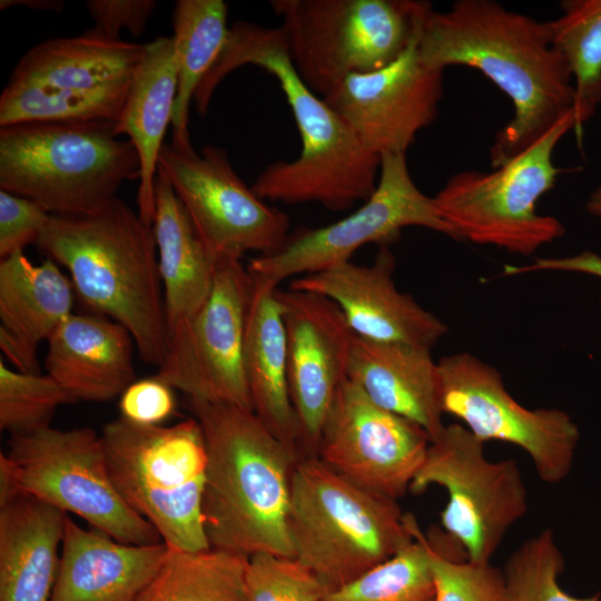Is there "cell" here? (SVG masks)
Here are the masks:
<instances>
[{
    "mask_svg": "<svg viewBox=\"0 0 601 601\" xmlns=\"http://www.w3.org/2000/svg\"><path fill=\"white\" fill-rule=\"evenodd\" d=\"M323 582L297 559L269 552L248 558L245 601H323Z\"/></svg>",
    "mask_w": 601,
    "mask_h": 601,
    "instance_id": "cell-37",
    "label": "cell"
},
{
    "mask_svg": "<svg viewBox=\"0 0 601 601\" xmlns=\"http://www.w3.org/2000/svg\"><path fill=\"white\" fill-rule=\"evenodd\" d=\"M502 569L511 601H601V592L575 597L562 589L564 556L550 528L523 541Z\"/></svg>",
    "mask_w": 601,
    "mask_h": 601,
    "instance_id": "cell-35",
    "label": "cell"
},
{
    "mask_svg": "<svg viewBox=\"0 0 601 601\" xmlns=\"http://www.w3.org/2000/svg\"><path fill=\"white\" fill-rule=\"evenodd\" d=\"M70 275L91 313L128 329L140 358L159 366L168 347L152 227L120 198L88 215H51L37 243Z\"/></svg>",
    "mask_w": 601,
    "mask_h": 601,
    "instance_id": "cell-4",
    "label": "cell"
},
{
    "mask_svg": "<svg viewBox=\"0 0 601 601\" xmlns=\"http://www.w3.org/2000/svg\"><path fill=\"white\" fill-rule=\"evenodd\" d=\"M75 289L51 258L0 260V348L16 370L40 373L37 348L72 314Z\"/></svg>",
    "mask_w": 601,
    "mask_h": 601,
    "instance_id": "cell-21",
    "label": "cell"
},
{
    "mask_svg": "<svg viewBox=\"0 0 601 601\" xmlns=\"http://www.w3.org/2000/svg\"><path fill=\"white\" fill-rule=\"evenodd\" d=\"M95 21V32L108 39L119 40V31L127 29L132 36H140L152 16L155 0H89L86 2Z\"/></svg>",
    "mask_w": 601,
    "mask_h": 601,
    "instance_id": "cell-40",
    "label": "cell"
},
{
    "mask_svg": "<svg viewBox=\"0 0 601 601\" xmlns=\"http://www.w3.org/2000/svg\"><path fill=\"white\" fill-rule=\"evenodd\" d=\"M252 284L243 353L252 411L275 436L299 452L298 424L287 380L286 332L277 287L254 278Z\"/></svg>",
    "mask_w": 601,
    "mask_h": 601,
    "instance_id": "cell-26",
    "label": "cell"
},
{
    "mask_svg": "<svg viewBox=\"0 0 601 601\" xmlns=\"http://www.w3.org/2000/svg\"><path fill=\"white\" fill-rule=\"evenodd\" d=\"M173 41L178 89L171 145L193 148L188 131L195 93L216 62L227 39V4L223 0H178L173 11Z\"/></svg>",
    "mask_w": 601,
    "mask_h": 601,
    "instance_id": "cell-29",
    "label": "cell"
},
{
    "mask_svg": "<svg viewBox=\"0 0 601 601\" xmlns=\"http://www.w3.org/2000/svg\"><path fill=\"white\" fill-rule=\"evenodd\" d=\"M189 406L207 447L201 509L210 548L294 558L287 518L292 473L302 454L252 410L196 401Z\"/></svg>",
    "mask_w": 601,
    "mask_h": 601,
    "instance_id": "cell-3",
    "label": "cell"
},
{
    "mask_svg": "<svg viewBox=\"0 0 601 601\" xmlns=\"http://www.w3.org/2000/svg\"><path fill=\"white\" fill-rule=\"evenodd\" d=\"M50 216L37 201L0 189V259L37 245Z\"/></svg>",
    "mask_w": 601,
    "mask_h": 601,
    "instance_id": "cell-38",
    "label": "cell"
},
{
    "mask_svg": "<svg viewBox=\"0 0 601 601\" xmlns=\"http://www.w3.org/2000/svg\"><path fill=\"white\" fill-rule=\"evenodd\" d=\"M47 343V374L76 402L111 401L136 381L134 338L110 318L72 313Z\"/></svg>",
    "mask_w": 601,
    "mask_h": 601,
    "instance_id": "cell-22",
    "label": "cell"
},
{
    "mask_svg": "<svg viewBox=\"0 0 601 601\" xmlns=\"http://www.w3.org/2000/svg\"><path fill=\"white\" fill-rule=\"evenodd\" d=\"M437 370L443 414L459 418L484 443L520 447L544 483H560L570 474L580 430L568 412L523 406L505 388L500 372L471 353L446 355Z\"/></svg>",
    "mask_w": 601,
    "mask_h": 601,
    "instance_id": "cell-13",
    "label": "cell"
},
{
    "mask_svg": "<svg viewBox=\"0 0 601 601\" xmlns=\"http://www.w3.org/2000/svg\"><path fill=\"white\" fill-rule=\"evenodd\" d=\"M430 443L421 426L378 406L347 377L323 424L317 457L358 486L397 501L410 491Z\"/></svg>",
    "mask_w": 601,
    "mask_h": 601,
    "instance_id": "cell-16",
    "label": "cell"
},
{
    "mask_svg": "<svg viewBox=\"0 0 601 601\" xmlns=\"http://www.w3.org/2000/svg\"><path fill=\"white\" fill-rule=\"evenodd\" d=\"M413 516L397 501L358 486L317 456L300 455L294 466L287 518L294 558L328 593L412 542Z\"/></svg>",
    "mask_w": 601,
    "mask_h": 601,
    "instance_id": "cell-5",
    "label": "cell"
},
{
    "mask_svg": "<svg viewBox=\"0 0 601 601\" xmlns=\"http://www.w3.org/2000/svg\"><path fill=\"white\" fill-rule=\"evenodd\" d=\"M151 227L169 333L206 300L219 260L201 239L160 168L155 179V216Z\"/></svg>",
    "mask_w": 601,
    "mask_h": 601,
    "instance_id": "cell-27",
    "label": "cell"
},
{
    "mask_svg": "<svg viewBox=\"0 0 601 601\" xmlns=\"http://www.w3.org/2000/svg\"><path fill=\"white\" fill-rule=\"evenodd\" d=\"M21 6L32 10H46L59 12L62 10L65 2L60 0H1L0 9Z\"/></svg>",
    "mask_w": 601,
    "mask_h": 601,
    "instance_id": "cell-42",
    "label": "cell"
},
{
    "mask_svg": "<svg viewBox=\"0 0 601 601\" xmlns=\"http://www.w3.org/2000/svg\"><path fill=\"white\" fill-rule=\"evenodd\" d=\"M145 45L112 40L92 29L78 37L46 40L18 61L10 82L87 89L128 79Z\"/></svg>",
    "mask_w": 601,
    "mask_h": 601,
    "instance_id": "cell-28",
    "label": "cell"
},
{
    "mask_svg": "<svg viewBox=\"0 0 601 601\" xmlns=\"http://www.w3.org/2000/svg\"><path fill=\"white\" fill-rule=\"evenodd\" d=\"M116 121L23 122L0 127V188L40 204L51 215L105 208L140 160Z\"/></svg>",
    "mask_w": 601,
    "mask_h": 601,
    "instance_id": "cell-6",
    "label": "cell"
},
{
    "mask_svg": "<svg viewBox=\"0 0 601 601\" xmlns=\"http://www.w3.org/2000/svg\"><path fill=\"white\" fill-rule=\"evenodd\" d=\"M427 1L273 0L289 59L322 98L352 75L396 60L418 31Z\"/></svg>",
    "mask_w": 601,
    "mask_h": 601,
    "instance_id": "cell-9",
    "label": "cell"
},
{
    "mask_svg": "<svg viewBox=\"0 0 601 601\" xmlns=\"http://www.w3.org/2000/svg\"><path fill=\"white\" fill-rule=\"evenodd\" d=\"M425 536L435 601H511L502 568L469 560L441 529Z\"/></svg>",
    "mask_w": 601,
    "mask_h": 601,
    "instance_id": "cell-34",
    "label": "cell"
},
{
    "mask_svg": "<svg viewBox=\"0 0 601 601\" xmlns=\"http://www.w3.org/2000/svg\"><path fill=\"white\" fill-rule=\"evenodd\" d=\"M75 402L47 373L11 370L0 361V428L10 436L50 426L56 410Z\"/></svg>",
    "mask_w": 601,
    "mask_h": 601,
    "instance_id": "cell-36",
    "label": "cell"
},
{
    "mask_svg": "<svg viewBox=\"0 0 601 601\" xmlns=\"http://www.w3.org/2000/svg\"><path fill=\"white\" fill-rule=\"evenodd\" d=\"M248 63L278 80L302 140L299 156L266 166L254 180L253 190L264 200L315 203L333 211L365 201L376 188L381 156L366 148L355 131L302 81L280 28L247 21L233 23L216 62L196 91V102L209 106L221 80Z\"/></svg>",
    "mask_w": 601,
    "mask_h": 601,
    "instance_id": "cell-2",
    "label": "cell"
},
{
    "mask_svg": "<svg viewBox=\"0 0 601 601\" xmlns=\"http://www.w3.org/2000/svg\"><path fill=\"white\" fill-rule=\"evenodd\" d=\"M433 485L447 493L441 530L474 562H491L509 530L528 512L518 462L486 459L484 442L459 423L445 425L431 441L410 491L418 494Z\"/></svg>",
    "mask_w": 601,
    "mask_h": 601,
    "instance_id": "cell-11",
    "label": "cell"
},
{
    "mask_svg": "<svg viewBox=\"0 0 601 601\" xmlns=\"http://www.w3.org/2000/svg\"><path fill=\"white\" fill-rule=\"evenodd\" d=\"M131 77L87 89L9 81L0 96V127L23 122L117 121Z\"/></svg>",
    "mask_w": 601,
    "mask_h": 601,
    "instance_id": "cell-31",
    "label": "cell"
},
{
    "mask_svg": "<svg viewBox=\"0 0 601 601\" xmlns=\"http://www.w3.org/2000/svg\"><path fill=\"white\" fill-rule=\"evenodd\" d=\"M165 542L136 545L86 530L68 514L50 601H136L168 552Z\"/></svg>",
    "mask_w": 601,
    "mask_h": 601,
    "instance_id": "cell-20",
    "label": "cell"
},
{
    "mask_svg": "<svg viewBox=\"0 0 601 601\" xmlns=\"http://www.w3.org/2000/svg\"><path fill=\"white\" fill-rule=\"evenodd\" d=\"M414 539L395 555L323 601H435L425 533L415 516Z\"/></svg>",
    "mask_w": 601,
    "mask_h": 601,
    "instance_id": "cell-33",
    "label": "cell"
},
{
    "mask_svg": "<svg viewBox=\"0 0 601 601\" xmlns=\"http://www.w3.org/2000/svg\"><path fill=\"white\" fill-rule=\"evenodd\" d=\"M347 377L375 404L421 426L431 441L444 428L437 362L431 348L355 336Z\"/></svg>",
    "mask_w": 601,
    "mask_h": 601,
    "instance_id": "cell-23",
    "label": "cell"
},
{
    "mask_svg": "<svg viewBox=\"0 0 601 601\" xmlns=\"http://www.w3.org/2000/svg\"><path fill=\"white\" fill-rule=\"evenodd\" d=\"M176 410L174 388L157 375L136 380L120 395V416L140 425H162Z\"/></svg>",
    "mask_w": 601,
    "mask_h": 601,
    "instance_id": "cell-39",
    "label": "cell"
},
{
    "mask_svg": "<svg viewBox=\"0 0 601 601\" xmlns=\"http://www.w3.org/2000/svg\"><path fill=\"white\" fill-rule=\"evenodd\" d=\"M585 209L588 214L601 220V184L588 196Z\"/></svg>",
    "mask_w": 601,
    "mask_h": 601,
    "instance_id": "cell-43",
    "label": "cell"
},
{
    "mask_svg": "<svg viewBox=\"0 0 601 601\" xmlns=\"http://www.w3.org/2000/svg\"><path fill=\"white\" fill-rule=\"evenodd\" d=\"M158 168L218 260L242 259L247 252L270 254L286 240L288 216L240 179L225 148L204 146L197 152L165 144Z\"/></svg>",
    "mask_w": 601,
    "mask_h": 601,
    "instance_id": "cell-15",
    "label": "cell"
},
{
    "mask_svg": "<svg viewBox=\"0 0 601 601\" xmlns=\"http://www.w3.org/2000/svg\"><path fill=\"white\" fill-rule=\"evenodd\" d=\"M252 287L240 259H220L206 300L168 333L156 375L189 401L252 410L243 359Z\"/></svg>",
    "mask_w": 601,
    "mask_h": 601,
    "instance_id": "cell-14",
    "label": "cell"
},
{
    "mask_svg": "<svg viewBox=\"0 0 601 601\" xmlns=\"http://www.w3.org/2000/svg\"><path fill=\"white\" fill-rule=\"evenodd\" d=\"M417 51L430 68L464 66L481 71L513 105V117L490 148L493 168L520 155L573 111L570 70L554 48L550 21L493 0H457L447 10L428 3Z\"/></svg>",
    "mask_w": 601,
    "mask_h": 601,
    "instance_id": "cell-1",
    "label": "cell"
},
{
    "mask_svg": "<svg viewBox=\"0 0 601 601\" xmlns=\"http://www.w3.org/2000/svg\"><path fill=\"white\" fill-rule=\"evenodd\" d=\"M67 515L29 495L0 501V601H50Z\"/></svg>",
    "mask_w": 601,
    "mask_h": 601,
    "instance_id": "cell-24",
    "label": "cell"
},
{
    "mask_svg": "<svg viewBox=\"0 0 601 601\" xmlns=\"http://www.w3.org/2000/svg\"><path fill=\"white\" fill-rule=\"evenodd\" d=\"M286 332L287 380L302 455L317 456L323 424L347 378L355 334L331 299L297 289L276 290Z\"/></svg>",
    "mask_w": 601,
    "mask_h": 601,
    "instance_id": "cell-18",
    "label": "cell"
},
{
    "mask_svg": "<svg viewBox=\"0 0 601 601\" xmlns=\"http://www.w3.org/2000/svg\"><path fill=\"white\" fill-rule=\"evenodd\" d=\"M412 226L457 240L433 197L414 183L406 154H385L381 156L376 188L357 210L324 227L297 228L276 252L254 257L246 267L252 278L277 287L289 277L348 262L370 243L390 246L404 228Z\"/></svg>",
    "mask_w": 601,
    "mask_h": 601,
    "instance_id": "cell-12",
    "label": "cell"
},
{
    "mask_svg": "<svg viewBox=\"0 0 601 601\" xmlns=\"http://www.w3.org/2000/svg\"><path fill=\"white\" fill-rule=\"evenodd\" d=\"M562 13L550 21L552 42L564 59L574 87V132L601 105V0H564Z\"/></svg>",
    "mask_w": 601,
    "mask_h": 601,
    "instance_id": "cell-32",
    "label": "cell"
},
{
    "mask_svg": "<svg viewBox=\"0 0 601 601\" xmlns=\"http://www.w3.org/2000/svg\"><path fill=\"white\" fill-rule=\"evenodd\" d=\"M394 267L388 246H381L372 265L344 262L298 276L288 288L333 300L357 337L432 348L446 335L447 325L410 294L397 289Z\"/></svg>",
    "mask_w": 601,
    "mask_h": 601,
    "instance_id": "cell-19",
    "label": "cell"
},
{
    "mask_svg": "<svg viewBox=\"0 0 601 601\" xmlns=\"http://www.w3.org/2000/svg\"><path fill=\"white\" fill-rule=\"evenodd\" d=\"M247 555L214 549H168L136 601H245Z\"/></svg>",
    "mask_w": 601,
    "mask_h": 601,
    "instance_id": "cell-30",
    "label": "cell"
},
{
    "mask_svg": "<svg viewBox=\"0 0 601 601\" xmlns=\"http://www.w3.org/2000/svg\"><path fill=\"white\" fill-rule=\"evenodd\" d=\"M18 494L76 514L122 543L164 542L117 492L101 435L90 427L47 426L10 436L7 452L0 454V501Z\"/></svg>",
    "mask_w": 601,
    "mask_h": 601,
    "instance_id": "cell-8",
    "label": "cell"
},
{
    "mask_svg": "<svg viewBox=\"0 0 601 601\" xmlns=\"http://www.w3.org/2000/svg\"><path fill=\"white\" fill-rule=\"evenodd\" d=\"M100 435L117 492L168 548L210 549L201 509L207 447L199 422L140 425L119 416Z\"/></svg>",
    "mask_w": 601,
    "mask_h": 601,
    "instance_id": "cell-7",
    "label": "cell"
},
{
    "mask_svg": "<svg viewBox=\"0 0 601 601\" xmlns=\"http://www.w3.org/2000/svg\"><path fill=\"white\" fill-rule=\"evenodd\" d=\"M417 35L392 63L352 75L323 97L365 147L380 156L406 154L439 112L444 70L421 61Z\"/></svg>",
    "mask_w": 601,
    "mask_h": 601,
    "instance_id": "cell-17",
    "label": "cell"
},
{
    "mask_svg": "<svg viewBox=\"0 0 601 601\" xmlns=\"http://www.w3.org/2000/svg\"><path fill=\"white\" fill-rule=\"evenodd\" d=\"M177 89L173 38L158 37L145 45V53L132 73L115 126L116 135L127 136L139 156L138 214L150 226L155 216L158 158L168 125L173 121Z\"/></svg>",
    "mask_w": 601,
    "mask_h": 601,
    "instance_id": "cell-25",
    "label": "cell"
},
{
    "mask_svg": "<svg viewBox=\"0 0 601 601\" xmlns=\"http://www.w3.org/2000/svg\"><path fill=\"white\" fill-rule=\"evenodd\" d=\"M574 128L572 111L493 171L462 170L452 175L433 199L457 240L530 256L561 238L565 233L562 221L538 214L536 204L554 187L562 171L553 162L554 149Z\"/></svg>",
    "mask_w": 601,
    "mask_h": 601,
    "instance_id": "cell-10",
    "label": "cell"
},
{
    "mask_svg": "<svg viewBox=\"0 0 601 601\" xmlns=\"http://www.w3.org/2000/svg\"><path fill=\"white\" fill-rule=\"evenodd\" d=\"M535 272L580 273L601 279V256L592 250H583L565 257L535 258L528 265H505L503 268L506 276Z\"/></svg>",
    "mask_w": 601,
    "mask_h": 601,
    "instance_id": "cell-41",
    "label": "cell"
}]
</instances>
